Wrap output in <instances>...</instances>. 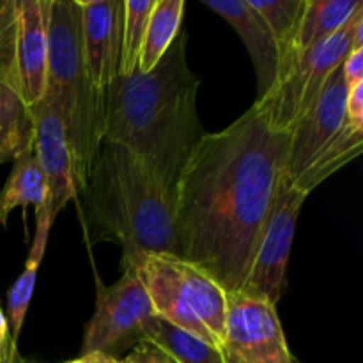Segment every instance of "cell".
Masks as SVG:
<instances>
[{
    "label": "cell",
    "mask_w": 363,
    "mask_h": 363,
    "mask_svg": "<svg viewBox=\"0 0 363 363\" xmlns=\"http://www.w3.org/2000/svg\"><path fill=\"white\" fill-rule=\"evenodd\" d=\"M289 133L250 106L225 130L204 133L176 186L177 257L225 293L241 291L286 172Z\"/></svg>",
    "instance_id": "cell-1"
},
{
    "label": "cell",
    "mask_w": 363,
    "mask_h": 363,
    "mask_svg": "<svg viewBox=\"0 0 363 363\" xmlns=\"http://www.w3.org/2000/svg\"><path fill=\"white\" fill-rule=\"evenodd\" d=\"M199 78L186 60V32L149 73L119 74L105 92L103 140L137 156L176 197V186L206 131L197 113Z\"/></svg>",
    "instance_id": "cell-2"
},
{
    "label": "cell",
    "mask_w": 363,
    "mask_h": 363,
    "mask_svg": "<svg viewBox=\"0 0 363 363\" xmlns=\"http://www.w3.org/2000/svg\"><path fill=\"white\" fill-rule=\"evenodd\" d=\"M82 194L92 227L123 248V268L151 254L177 257L174 195L130 151L103 140Z\"/></svg>",
    "instance_id": "cell-3"
},
{
    "label": "cell",
    "mask_w": 363,
    "mask_h": 363,
    "mask_svg": "<svg viewBox=\"0 0 363 363\" xmlns=\"http://www.w3.org/2000/svg\"><path fill=\"white\" fill-rule=\"evenodd\" d=\"M64 124L78 191L87 186L105 135V94L94 87L82 48V11L77 0H52L48 20L46 91Z\"/></svg>",
    "instance_id": "cell-4"
},
{
    "label": "cell",
    "mask_w": 363,
    "mask_h": 363,
    "mask_svg": "<svg viewBox=\"0 0 363 363\" xmlns=\"http://www.w3.org/2000/svg\"><path fill=\"white\" fill-rule=\"evenodd\" d=\"M135 268L158 318L220 350L227 293L211 277L191 262L167 254L145 255Z\"/></svg>",
    "instance_id": "cell-5"
},
{
    "label": "cell",
    "mask_w": 363,
    "mask_h": 363,
    "mask_svg": "<svg viewBox=\"0 0 363 363\" xmlns=\"http://www.w3.org/2000/svg\"><path fill=\"white\" fill-rule=\"evenodd\" d=\"M358 11L339 32L301 53L273 84L262 98L255 101V108L266 117L269 126L289 133L294 124L305 116L312 103L321 94L330 74L342 64L353 48V27Z\"/></svg>",
    "instance_id": "cell-6"
},
{
    "label": "cell",
    "mask_w": 363,
    "mask_h": 363,
    "mask_svg": "<svg viewBox=\"0 0 363 363\" xmlns=\"http://www.w3.org/2000/svg\"><path fill=\"white\" fill-rule=\"evenodd\" d=\"M220 351L225 363H294L277 305L241 291L227 293Z\"/></svg>",
    "instance_id": "cell-7"
},
{
    "label": "cell",
    "mask_w": 363,
    "mask_h": 363,
    "mask_svg": "<svg viewBox=\"0 0 363 363\" xmlns=\"http://www.w3.org/2000/svg\"><path fill=\"white\" fill-rule=\"evenodd\" d=\"M308 195L282 177L272 211L259 236L254 261L241 293L279 303L286 289L287 261L300 211Z\"/></svg>",
    "instance_id": "cell-8"
},
{
    "label": "cell",
    "mask_w": 363,
    "mask_h": 363,
    "mask_svg": "<svg viewBox=\"0 0 363 363\" xmlns=\"http://www.w3.org/2000/svg\"><path fill=\"white\" fill-rule=\"evenodd\" d=\"M152 315H156L155 308L137 268L126 266L116 284L98 287L94 314L84 333L82 357L91 353L112 354L113 347L126 340L135 337L142 340V326Z\"/></svg>",
    "instance_id": "cell-9"
},
{
    "label": "cell",
    "mask_w": 363,
    "mask_h": 363,
    "mask_svg": "<svg viewBox=\"0 0 363 363\" xmlns=\"http://www.w3.org/2000/svg\"><path fill=\"white\" fill-rule=\"evenodd\" d=\"M340 66L333 69L321 94L289 131V151L284 172L289 183L311 165L318 152L330 144L347 123L346 99L350 89L344 82Z\"/></svg>",
    "instance_id": "cell-10"
},
{
    "label": "cell",
    "mask_w": 363,
    "mask_h": 363,
    "mask_svg": "<svg viewBox=\"0 0 363 363\" xmlns=\"http://www.w3.org/2000/svg\"><path fill=\"white\" fill-rule=\"evenodd\" d=\"M82 11V48L91 82L101 94L119 77L124 0H77Z\"/></svg>",
    "instance_id": "cell-11"
},
{
    "label": "cell",
    "mask_w": 363,
    "mask_h": 363,
    "mask_svg": "<svg viewBox=\"0 0 363 363\" xmlns=\"http://www.w3.org/2000/svg\"><path fill=\"white\" fill-rule=\"evenodd\" d=\"M30 116L34 124V152L45 174L48 191L46 208L55 220L67 202L77 197L71 151L62 121L48 96H43L41 101L30 106Z\"/></svg>",
    "instance_id": "cell-12"
},
{
    "label": "cell",
    "mask_w": 363,
    "mask_h": 363,
    "mask_svg": "<svg viewBox=\"0 0 363 363\" xmlns=\"http://www.w3.org/2000/svg\"><path fill=\"white\" fill-rule=\"evenodd\" d=\"M52 0H18L16 84L30 108L41 101L48 74V20Z\"/></svg>",
    "instance_id": "cell-13"
},
{
    "label": "cell",
    "mask_w": 363,
    "mask_h": 363,
    "mask_svg": "<svg viewBox=\"0 0 363 363\" xmlns=\"http://www.w3.org/2000/svg\"><path fill=\"white\" fill-rule=\"evenodd\" d=\"M202 4L229 21L240 34L257 74V99L262 98L279 77V48L268 25L247 0H202Z\"/></svg>",
    "instance_id": "cell-14"
},
{
    "label": "cell",
    "mask_w": 363,
    "mask_h": 363,
    "mask_svg": "<svg viewBox=\"0 0 363 363\" xmlns=\"http://www.w3.org/2000/svg\"><path fill=\"white\" fill-rule=\"evenodd\" d=\"M53 218L50 215V209L46 204L35 213V234L34 241H32V248L28 252V257L25 261L23 272L13 284V287L7 293V323H9L11 340L14 344L18 342L21 328H23L25 315H27L28 305H30L32 294H34L35 287V277H38V269L41 266L43 255H45L46 243H48L50 230H52Z\"/></svg>",
    "instance_id": "cell-15"
},
{
    "label": "cell",
    "mask_w": 363,
    "mask_h": 363,
    "mask_svg": "<svg viewBox=\"0 0 363 363\" xmlns=\"http://www.w3.org/2000/svg\"><path fill=\"white\" fill-rule=\"evenodd\" d=\"M46 181L34 147L14 162L13 172L0 190V227H6L7 218L16 208L34 206L35 213L46 204Z\"/></svg>",
    "instance_id": "cell-16"
},
{
    "label": "cell",
    "mask_w": 363,
    "mask_h": 363,
    "mask_svg": "<svg viewBox=\"0 0 363 363\" xmlns=\"http://www.w3.org/2000/svg\"><path fill=\"white\" fill-rule=\"evenodd\" d=\"M360 0H307L296 38V59L308 48L339 32L358 11Z\"/></svg>",
    "instance_id": "cell-17"
},
{
    "label": "cell",
    "mask_w": 363,
    "mask_h": 363,
    "mask_svg": "<svg viewBox=\"0 0 363 363\" xmlns=\"http://www.w3.org/2000/svg\"><path fill=\"white\" fill-rule=\"evenodd\" d=\"M363 149V130L354 128L353 124L346 123L342 130L333 137L330 144H326L321 151L318 152L311 165L293 181V186L298 190L311 194L314 188H318L323 181L328 179L332 174L342 169L346 163L360 156Z\"/></svg>",
    "instance_id": "cell-18"
},
{
    "label": "cell",
    "mask_w": 363,
    "mask_h": 363,
    "mask_svg": "<svg viewBox=\"0 0 363 363\" xmlns=\"http://www.w3.org/2000/svg\"><path fill=\"white\" fill-rule=\"evenodd\" d=\"M268 25L279 48V77L296 60V38L307 0H247ZM277 77V78H279Z\"/></svg>",
    "instance_id": "cell-19"
},
{
    "label": "cell",
    "mask_w": 363,
    "mask_h": 363,
    "mask_svg": "<svg viewBox=\"0 0 363 363\" xmlns=\"http://www.w3.org/2000/svg\"><path fill=\"white\" fill-rule=\"evenodd\" d=\"M34 147L30 108L14 89L0 84V165L16 162Z\"/></svg>",
    "instance_id": "cell-20"
},
{
    "label": "cell",
    "mask_w": 363,
    "mask_h": 363,
    "mask_svg": "<svg viewBox=\"0 0 363 363\" xmlns=\"http://www.w3.org/2000/svg\"><path fill=\"white\" fill-rule=\"evenodd\" d=\"M140 335L167 351L177 363H225L218 347L176 328L158 315H152L144 323Z\"/></svg>",
    "instance_id": "cell-21"
},
{
    "label": "cell",
    "mask_w": 363,
    "mask_h": 363,
    "mask_svg": "<svg viewBox=\"0 0 363 363\" xmlns=\"http://www.w3.org/2000/svg\"><path fill=\"white\" fill-rule=\"evenodd\" d=\"M183 13L184 0H156L145 27L137 71L149 73L162 60L181 32Z\"/></svg>",
    "instance_id": "cell-22"
},
{
    "label": "cell",
    "mask_w": 363,
    "mask_h": 363,
    "mask_svg": "<svg viewBox=\"0 0 363 363\" xmlns=\"http://www.w3.org/2000/svg\"><path fill=\"white\" fill-rule=\"evenodd\" d=\"M156 0H124L123 50L119 74H131L138 69V55L144 43L145 27Z\"/></svg>",
    "instance_id": "cell-23"
},
{
    "label": "cell",
    "mask_w": 363,
    "mask_h": 363,
    "mask_svg": "<svg viewBox=\"0 0 363 363\" xmlns=\"http://www.w3.org/2000/svg\"><path fill=\"white\" fill-rule=\"evenodd\" d=\"M16 38L18 0H0V84L18 92Z\"/></svg>",
    "instance_id": "cell-24"
},
{
    "label": "cell",
    "mask_w": 363,
    "mask_h": 363,
    "mask_svg": "<svg viewBox=\"0 0 363 363\" xmlns=\"http://www.w3.org/2000/svg\"><path fill=\"white\" fill-rule=\"evenodd\" d=\"M126 363H177L170 357L167 351H163L162 347L156 346L151 340H138L137 346L133 347L128 358L124 360Z\"/></svg>",
    "instance_id": "cell-25"
},
{
    "label": "cell",
    "mask_w": 363,
    "mask_h": 363,
    "mask_svg": "<svg viewBox=\"0 0 363 363\" xmlns=\"http://www.w3.org/2000/svg\"><path fill=\"white\" fill-rule=\"evenodd\" d=\"M346 119L354 128H362L363 130V82L353 85L347 91Z\"/></svg>",
    "instance_id": "cell-26"
},
{
    "label": "cell",
    "mask_w": 363,
    "mask_h": 363,
    "mask_svg": "<svg viewBox=\"0 0 363 363\" xmlns=\"http://www.w3.org/2000/svg\"><path fill=\"white\" fill-rule=\"evenodd\" d=\"M340 67H342V77L347 89L363 82V48L351 50Z\"/></svg>",
    "instance_id": "cell-27"
},
{
    "label": "cell",
    "mask_w": 363,
    "mask_h": 363,
    "mask_svg": "<svg viewBox=\"0 0 363 363\" xmlns=\"http://www.w3.org/2000/svg\"><path fill=\"white\" fill-rule=\"evenodd\" d=\"M16 346V344L11 340V332H9V323H7L6 312L2 311V305H0V363H6L9 358L11 347Z\"/></svg>",
    "instance_id": "cell-28"
},
{
    "label": "cell",
    "mask_w": 363,
    "mask_h": 363,
    "mask_svg": "<svg viewBox=\"0 0 363 363\" xmlns=\"http://www.w3.org/2000/svg\"><path fill=\"white\" fill-rule=\"evenodd\" d=\"M84 358L87 363H126L124 360H119L116 358L113 354H106V353H91V354H85Z\"/></svg>",
    "instance_id": "cell-29"
},
{
    "label": "cell",
    "mask_w": 363,
    "mask_h": 363,
    "mask_svg": "<svg viewBox=\"0 0 363 363\" xmlns=\"http://www.w3.org/2000/svg\"><path fill=\"white\" fill-rule=\"evenodd\" d=\"M6 363H27V362H25L23 358H21V354L18 353L16 346H13V347H11L9 358H7V362H6Z\"/></svg>",
    "instance_id": "cell-30"
},
{
    "label": "cell",
    "mask_w": 363,
    "mask_h": 363,
    "mask_svg": "<svg viewBox=\"0 0 363 363\" xmlns=\"http://www.w3.org/2000/svg\"><path fill=\"white\" fill-rule=\"evenodd\" d=\"M64 363H87V362L80 357V358H77V360H69V362H64Z\"/></svg>",
    "instance_id": "cell-31"
}]
</instances>
